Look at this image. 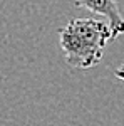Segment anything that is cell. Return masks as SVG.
I'll return each instance as SVG.
<instances>
[{"label":"cell","instance_id":"cell-1","mask_svg":"<svg viewBox=\"0 0 124 126\" xmlns=\"http://www.w3.org/2000/svg\"><path fill=\"white\" fill-rule=\"evenodd\" d=\"M112 40L109 24L97 19H70L59 30V44L66 62L74 69H89L101 62L107 42Z\"/></svg>","mask_w":124,"mask_h":126},{"label":"cell","instance_id":"cell-2","mask_svg":"<svg viewBox=\"0 0 124 126\" xmlns=\"http://www.w3.org/2000/svg\"><path fill=\"white\" fill-rule=\"evenodd\" d=\"M72 2L76 7H82L92 14H99L106 17L112 39H117L119 35L124 34V17L121 14L117 0H72Z\"/></svg>","mask_w":124,"mask_h":126},{"label":"cell","instance_id":"cell-3","mask_svg":"<svg viewBox=\"0 0 124 126\" xmlns=\"http://www.w3.org/2000/svg\"><path fill=\"white\" fill-rule=\"evenodd\" d=\"M114 76H116L117 79L124 81V64H123V66H119V67H117V69L114 71Z\"/></svg>","mask_w":124,"mask_h":126}]
</instances>
